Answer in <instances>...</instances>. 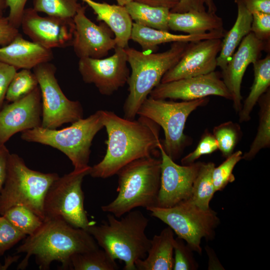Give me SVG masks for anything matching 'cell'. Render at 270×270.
Here are the masks:
<instances>
[{"mask_svg":"<svg viewBox=\"0 0 270 270\" xmlns=\"http://www.w3.org/2000/svg\"><path fill=\"white\" fill-rule=\"evenodd\" d=\"M102 118L107 148L102 160L91 167L89 174L92 178L110 177L130 162L152 156L158 149L160 126L152 120L142 116L126 119L104 110Z\"/></svg>","mask_w":270,"mask_h":270,"instance_id":"1","label":"cell"},{"mask_svg":"<svg viewBox=\"0 0 270 270\" xmlns=\"http://www.w3.org/2000/svg\"><path fill=\"white\" fill-rule=\"evenodd\" d=\"M98 248L96 240L86 230L58 218H46L36 230L16 248V254H26L17 269H25L30 258L34 256L41 270H49L54 261L62 264L61 269L69 270L73 254Z\"/></svg>","mask_w":270,"mask_h":270,"instance_id":"2","label":"cell"},{"mask_svg":"<svg viewBox=\"0 0 270 270\" xmlns=\"http://www.w3.org/2000/svg\"><path fill=\"white\" fill-rule=\"evenodd\" d=\"M118 220L107 215V222L96 225L93 222L87 232L98 244L114 260L124 262V270H136L135 262L146 258L151 240L146 234L148 218L139 210H132Z\"/></svg>","mask_w":270,"mask_h":270,"instance_id":"3","label":"cell"},{"mask_svg":"<svg viewBox=\"0 0 270 270\" xmlns=\"http://www.w3.org/2000/svg\"><path fill=\"white\" fill-rule=\"evenodd\" d=\"M190 42H174L167 50L158 53L125 48L131 68L127 83L129 94L123 106L124 118L134 120L138 110L164 75L181 58Z\"/></svg>","mask_w":270,"mask_h":270,"instance_id":"4","label":"cell"},{"mask_svg":"<svg viewBox=\"0 0 270 270\" xmlns=\"http://www.w3.org/2000/svg\"><path fill=\"white\" fill-rule=\"evenodd\" d=\"M161 159L152 156L140 158L120 169L118 195L102 210L119 218L138 207L156 206L160 186Z\"/></svg>","mask_w":270,"mask_h":270,"instance_id":"5","label":"cell"},{"mask_svg":"<svg viewBox=\"0 0 270 270\" xmlns=\"http://www.w3.org/2000/svg\"><path fill=\"white\" fill-rule=\"evenodd\" d=\"M58 177L56 173L32 170L19 156L10 154L6 180L0 194V215L12 206H22L44 220L46 195Z\"/></svg>","mask_w":270,"mask_h":270,"instance_id":"6","label":"cell"},{"mask_svg":"<svg viewBox=\"0 0 270 270\" xmlns=\"http://www.w3.org/2000/svg\"><path fill=\"white\" fill-rule=\"evenodd\" d=\"M103 128L102 110L81 118L62 130L39 126L22 132L21 138L28 142L49 146L62 152L70 160L74 170L88 165L92 141Z\"/></svg>","mask_w":270,"mask_h":270,"instance_id":"7","label":"cell"},{"mask_svg":"<svg viewBox=\"0 0 270 270\" xmlns=\"http://www.w3.org/2000/svg\"><path fill=\"white\" fill-rule=\"evenodd\" d=\"M207 98L176 102L147 98L138 110L137 114L147 118L161 126L164 134L162 143L164 150L173 160H178L190 143L184 134L185 124L190 114L208 102Z\"/></svg>","mask_w":270,"mask_h":270,"instance_id":"8","label":"cell"},{"mask_svg":"<svg viewBox=\"0 0 270 270\" xmlns=\"http://www.w3.org/2000/svg\"><path fill=\"white\" fill-rule=\"evenodd\" d=\"M154 216L170 228L185 241L188 246L199 254L202 252V240H211L220 223L217 213L210 208L204 210L188 198L170 208L152 206L146 209Z\"/></svg>","mask_w":270,"mask_h":270,"instance_id":"9","label":"cell"},{"mask_svg":"<svg viewBox=\"0 0 270 270\" xmlns=\"http://www.w3.org/2000/svg\"><path fill=\"white\" fill-rule=\"evenodd\" d=\"M90 169V166L82 170H74L53 182L44 200L45 218H58L87 231L94 222L89 221L84 210L82 186Z\"/></svg>","mask_w":270,"mask_h":270,"instance_id":"10","label":"cell"},{"mask_svg":"<svg viewBox=\"0 0 270 270\" xmlns=\"http://www.w3.org/2000/svg\"><path fill=\"white\" fill-rule=\"evenodd\" d=\"M56 70L50 62L33 68L41 92V126L52 130L76 122L84 114L80 102L69 100L62 92L56 77Z\"/></svg>","mask_w":270,"mask_h":270,"instance_id":"11","label":"cell"},{"mask_svg":"<svg viewBox=\"0 0 270 270\" xmlns=\"http://www.w3.org/2000/svg\"><path fill=\"white\" fill-rule=\"evenodd\" d=\"M125 48L116 46L114 54L104 58H79L82 80L94 84L102 95L110 96L127 83L130 72Z\"/></svg>","mask_w":270,"mask_h":270,"instance_id":"12","label":"cell"},{"mask_svg":"<svg viewBox=\"0 0 270 270\" xmlns=\"http://www.w3.org/2000/svg\"><path fill=\"white\" fill-rule=\"evenodd\" d=\"M158 150L161 156V173L156 206L166 208L190 198L202 162L179 165L166 153L162 142Z\"/></svg>","mask_w":270,"mask_h":270,"instance_id":"13","label":"cell"},{"mask_svg":"<svg viewBox=\"0 0 270 270\" xmlns=\"http://www.w3.org/2000/svg\"><path fill=\"white\" fill-rule=\"evenodd\" d=\"M20 26L32 41L46 48H64L72 44L74 18L42 16L32 8H28L24 9Z\"/></svg>","mask_w":270,"mask_h":270,"instance_id":"14","label":"cell"},{"mask_svg":"<svg viewBox=\"0 0 270 270\" xmlns=\"http://www.w3.org/2000/svg\"><path fill=\"white\" fill-rule=\"evenodd\" d=\"M156 99L170 98L192 100L218 96L232 100V95L215 71L209 74L180 78L167 82H160L150 94Z\"/></svg>","mask_w":270,"mask_h":270,"instance_id":"15","label":"cell"},{"mask_svg":"<svg viewBox=\"0 0 270 270\" xmlns=\"http://www.w3.org/2000/svg\"><path fill=\"white\" fill-rule=\"evenodd\" d=\"M82 4L74 18V30L72 46L79 58H102L116 46L114 33L102 22L96 24L86 15Z\"/></svg>","mask_w":270,"mask_h":270,"instance_id":"16","label":"cell"},{"mask_svg":"<svg viewBox=\"0 0 270 270\" xmlns=\"http://www.w3.org/2000/svg\"><path fill=\"white\" fill-rule=\"evenodd\" d=\"M42 115L39 86L25 97L4 104L0 110V146L17 132L41 126Z\"/></svg>","mask_w":270,"mask_h":270,"instance_id":"17","label":"cell"},{"mask_svg":"<svg viewBox=\"0 0 270 270\" xmlns=\"http://www.w3.org/2000/svg\"><path fill=\"white\" fill-rule=\"evenodd\" d=\"M222 38L190 42L179 61L162 76L160 82L209 74L215 71Z\"/></svg>","mask_w":270,"mask_h":270,"instance_id":"18","label":"cell"},{"mask_svg":"<svg viewBox=\"0 0 270 270\" xmlns=\"http://www.w3.org/2000/svg\"><path fill=\"white\" fill-rule=\"evenodd\" d=\"M265 42L250 32L242 40L222 72V80L230 92L234 108L238 112L241 109V84L245 72L250 64L258 60Z\"/></svg>","mask_w":270,"mask_h":270,"instance_id":"19","label":"cell"},{"mask_svg":"<svg viewBox=\"0 0 270 270\" xmlns=\"http://www.w3.org/2000/svg\"><path fill=\"white\" fill-rule=\"evenodd\" d=\"M53 58L51 49L24 39L20 33L9 44L0 47V61L17 70L33 69Z\"/></svg>","mask_w":270,"mask_h":270,"instance_id":"20","label":"cell"},{"mask_svg":"<svg viewBox=\"0 0 270 270\" xmlns=\"http://www.w3.org/2000/svg\"><path fill=\"white\" fill-rule=\"evenodd\" d=\"M224 30H214L200 34H177L133 22L130 39L138 43L144 52L156 50L159 44L174 42H196L210 38H222Z\"/></svg>","mask_w":270,"mask_h":270,"instance_id":"21","label":"cell"},{"mask_svg":"<svg viewBox=\"0 0 270 270\" xmlns=\"http://www.w3.org/2000/svg\"><path fill=\"white\" fill-rule=\"evenodd\" d=\"M85 2L97 16V20L104 22L114 35L116 46H128L133 22L125 6L110 4L93 0H80Z\"/></svg>","mask_w":270,"mask_h":270,"instance_id":"22","label":"cell"},{"mask_svg":"<svg viewBox=\"0 0 270 270\" xmlns=\"http://www.w3.org/2000/svg\"><path fill=\"white\" fill-rule=\"evenodd\" d=\"M174 232L169 226L151 240L146 258L135 262L138 270H172L174 266Z\"/></svg>","mask_w":270,"mask_h":270,"instance_id":"23","label":"cell"},{"mask_svg":"<svg viewBox=\"0 0 270 270\" xmlns=\"http://www.w3.org/2000/svg\"><path fill=\"white\" fill-rule=\"evenodd\" d=\"M170 30L188 34H200L224 30L222 18L216 13L191 10L183 13L171 12L168 16Z\"/></svg>","mask_w":270,"mask_h":270,"instance_id":"24","label":"cell"},{"mask_svg":"<svg viewBox=\"0 0 270 270\" xmlns=\"http://www.w3.org/2000/svg\"><path fill=\"white\" fill-rule=\"evenodd\" d=\"M238 7L236 20L231 29L222 39V45L217 58V64L223 70L243 38L251 32L252 14L240 0H234Z\"/></svg>","mask_w":270,"mask_h":270,"instance_id":"25","label":"cell"},{"mask_svg":"<svg viewBox=\"0 0 270 270\" xmlns=\"http://www.w3.org/2000/svg\"><path fill=\"white\" fill-rule=\"evenodd\" d=\"M254 80L250 93L246 98L239 113V121L246 122L250 119V114L260 98L270 86V54L253 64Z\"/></svg>","mask_w":270,"mask_h":270,"instance_id":"26","label":"cell"},{"mask_svg":"<svg viewBox=\"0 0 270 270\" xmlns=\"http://www.w3.org/2000/svg\"><path fill=\"white\" fill-rule=\"evenodd\" d=\"M132 20L135 23L159 30L169 32L168 8L155 7L132 1L125 6Z\"/></svg>","mask_w":270,"mask_h":270,"instance_id":"27","label":"cell"},{"mask_svg":"<svg viewBox=\"0 0 270 270\" xmlns=\"http://www.w3.org/2000/svg\"><path fill=\"white\" fill-rule=\"evenodd\" d=\"M260 106L259 124L257 133L248 150L242 154V159L252 160L262 149L270 146V90L264 93L258 101Z\"/></svg>","mask_w":270,"mask_h":270,"instance_id":"28","label":"cell"},{"mask_svg":"<svg viewBox=\"0 0 270 270\" xmlns=\"http://www.w3.org/2000/svg\"><path fill=\"white\" fill-rule=\"evenodd\" d=\"M214 166V164L212 162H202L189 198L194 204L204 210L210 208V202L216 192L212 178Z\"/></svg>","mask_w":270,"mask_h":270,"instance_id":"29","label":"cell"},{"mask_svg":"<svg viewBox=\"0 0 270 270\" xmlns=\"http://www.w3.org/2000/svg\"><path fill=\"white\" fill-rule=\"evenodd\" d=\"M118 266L113 258L104 250L99 248L73 254L70 259L69 270H116Z\"/></svg>","mask_w":270,"mask_h":270,"instance_id":"30","label":"cell"},{"mask_svg":"<svg viewBox=\"0 0 270 270\" xmlns=\"http://www.w3.org/2000/svg\"><path fill=\"white\" fill-rule=\"evenodd\" d=\"M2 216L26 236L31 235L35 232L43 221V220L32 210L22 206H12Z\"/></svg>","mask_w":270,"mask_h":270,"instance_id":"31","label":"cell"},{"mask_svg":"<svg viewBox=\"0 0 270 270\" xmlns=\"http://www.w3.org/2000/svg\"><path fill=\"white\" fill-rule=\"evenodd\" d=\"M38 86L36 77L30 70L17 71L11 80L5 100L12 102L20 100L32 92Z\"/></svg>","mask_w":270,"mask_h":270,"instance_id":"32","label":"cell"},{"mask_svg":"<svg viewBox=\"0 0 270 270\" xmlns=\"http://www.w3.org/2000/svg\"><path fill=\"white\" fill-rule=\"evenodd\" d=\"M78 0H32V8L38 12L64 18H74L81 4Z\"/></svg>","mask_w":270,"mask_h":270,"instance_id":"33","label":"cell"},{"mask_svg":"<svg viewBox=\"0 0 270 270\" xmlns=\"http://www.w3.org/2000/svg\"><path fill=\"white\" fill-rule=\"evenodd\" d=\"M213 135L216 140L218 149L223 156L226 158L234 152L241 136V130L238 124L230 121L215 126Z\"/></svg>","mask_w":270,"mask_h":270,"instance_id":"34","label":"cell"},{"mask_svg":"<svg viewBox=\"0 0 270 270\" xmlns=\"http://www.w3.org/2000/svg\"><path fill=\"white\" fill-rule=\"evenodd\" d=\"M242 154L241 150L234 152L219 166H214L212 178L216 192L222 190L228 184L234 180L233 170L236 165L242 159Z\"/></svg>","mask_w":270,"mask_h":270,"instance_id":"35","label":"cell"},{"mask_svg":"<svg viewBox=\"0 0 270 270\" xmlns=\"http://www.w3.org/2000/svg\"><path fill=\"white\" fill-rule=\"evenodd\" d=\"M192 251L184 240L178 237L175 238L174 244L172 270H196L198 264L194 257Z\"/></svg>","mask_w":270,"mask_h":270,"instance_id":"36","label":"cell"},{"mask_svg":"<svg viewBox=\"0 0 270 270\" xmlns=\"http://www.w3.org/2000/svg\"><path fill=\"white\" fill-rule=\"evenodd\" d=\"M26 236L5 217L0 215V256Z\"/></svg>","mask_w":270,"mask_h":270,"instance_id":"37","label":"cell"},{"mask_svg":"<svg viewBox=\"0 0 270 270\" xmlns=\"http://www.w3.org/2000/svg\"><path fill=\"white\" fill-rule=\"evenodd\" d=\"M218 149V144L214 135L206 132L202 137L196 148L182 159V164H190L202 156L210 154Z\"/></svg>","mask_w":270,"mask_h":270,"instance_id":"38","label":"cell"},{"mask_svg":"<svg viewBox=\"0 0 270 270\" xmlns=\"http://www.w3.org/2000/svg\"><path fill=\"white\" fill-rule=\"evenodd\" d=\"M251 32L259 40L268 41L270 37V14L255 12L252 14Z\"/></svg>","mask_w":270,"mask_h":270,"instance_id":"39","label":"cell"},{"mask_svg":"<svg viewBox=\"0 0 270 270\" xmlns=\"http://www.w3.org/2000/svg\"><path fill=\"white\" fill-rule=\"evenodd\" d=\"M191 10L216 13L217 7L214 0H180L170 12L183 13Z\"/></svg>","mask_w":270,"mask_h":270,"instance_id":"40","label":"cell"},{"mask_svg":"<svg viewBox=\"0 0 270 270\" xmlns=\"http://www.w3.org/2000/svg\"><path fill=\"white\" fill-rule=\"evenodd\" d=\"M18 70L0 61V110L4 105L8 86Z\"/></svg>","mask_w":270,"mask_h":270,"instance_id":"41","label":"cell"},{"mask_svg":"<svg viewBox=\"0 0 270 270\" xmlns=\"http://www.w3.org/2000/svg\"><path fill=\"white\" fill-rule=\"evenodd\" d=\"M28 0H5L6 8H9L7 16L9 22L16 28L20 26L22 16Z\"/></svg>","mask_w":270,"mask_h":270,"instance_id":"42","label":"cell"},{"mask_svg":"<svg viewBox=\"0 0 270 270\" xmlns=\"http://www.w3.org/2000/svg\"><path fill=\"white\" fill-rule=\"evenodd\" d=\"M20 34L18 28L9 22L7 16L0 17V46L9 44Z\"/></svg>","mask_w":270,"mask_h":270,"instance_id":"43","label":"cell"},{"mask_svg":"<svg viewBox=\"0 0 270 270\" xmlns=\"http://www.w3.org/2000/svg\"><path fill=\"white\" fill-rule=\"evenodd\" d=\"M252 14L260 12L270 14V0H240Z\"/></svg>","mask_w":270,"mask_h":270,"instance_id":"44","label":"cell"},{"mask_svg":"<svg viewBox=\"0 0 270 270\" xmlns=\"http://www.w3.org/2000/svg\"><path fill=\"white\" fill-rule=\"evenodd\" d=\"M10 154L5 144L0 146V194L6 180L8 160Z\"/></svg>","mask_w":270,"mask_h":270,"instance_id":"45","label":"cell"},{"mask_svg":"<svg viewBox=\"0 0 270 270\" xmlns=\"http://www.w3.org/2000/svg\"><path fill=\"white\" fill-rule=\"evenodd\" d=\"M155 7H161L168 8L170 10L175 8L180 0H133Z\"/></svg>","mask_w":270,"mask_h":270,"instance_id":"46","label":"cell"},{"mask_svg":"<svg viewBox=\"0 0 270 270\" xmlns=\"http://www.w3.org/2000/svg\"><path fill=\"white\" fill-rule=\"evenodd\" d=\"M20 257V256H8L4 262V264L2 266L0 265V270H4L7 269V268L13 262H16Z\"/></svg>","mask_w":270,"mask_h":270,"instance_id":"47","label":"cell"},{"mask_svg":"<svg viewBox=\"0 0 270 270\" xmlns=\"http://www.w3.org/2000/svg\"><path fill=\"white\" fill-rule=\"evenodd\" d=\"M6 8L5 0H0V17L3 16L4 10Z\"/></svg>","mask_w":270,"mask_h":270,"instance_id":"48","label":"cell"},{"mask_svg":"<svg viewBox=\"0 0 270 270\" xmlns=\"http://www.w3.org/2000/svg\"><path fill=\"white\" fill-rule=\"evenodd\" d=\"M118 4L122 6H125L128 4L130 3L133 0H116Z\"/></svg>","mask_w":270,"mask_h":270,"instance_id":"49","label":"cell"}]
</instances>
